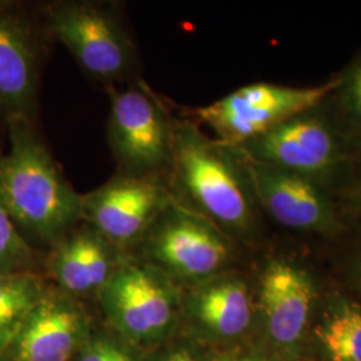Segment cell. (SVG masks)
<instances>
[{"label": "cell", "instance_id": "cell-10", "mask_svg": "<svg viewBox=\"0 0 361 361\" xmlns=\"http://www.w3.org/2000/svg\"><path fill=\"white\" fill-rule=\"evenodd\" d=\"M247 161L259 209L276 222L300 232L335 229L336 209L323 183L250 158Z\"/></svg>", "mask_w": 361, "mask_h": 361}, {"label": "cell", "instance_id": "cell-18", "mask_svg": "<svg viewBox=\"0 0 361 361\" xmlns=\"http://www.w3.org/2000/svg\"><path fill=\"white\" fill-rule=\"evenodd\" d=\"M331 95L336 101L341 131L361 137V59L338 78Z\"/></svg>", "mask_w": 361, "mask_h": 361}, {"label": "cell", "instance_id": "cell-4", "mask_svg": "<svg viewBox=\"0 0 361 361\" xmlns=\"http://www.w3.org/2000/svg\"><path fill=\"white\" fill-rule=\"evenodd\" d=\"M337 83L338 78L316 87L253 83L197 109L194 116L217 134V140L240 147L285 121L319 107Z\"/></svg>", "mask_w": 361, "mask_h": 361}, {"label": "cell", "instance_id": "cell-8", "mask_svg": "<svg viewBox=\"0 0 361 361\" xmlns=\"http://www.w3.org/2000/svg\"><path fill=\"white\" fill-rule=\"evenodd\" d=\"M170 182L161 174H128L80 195V219L113 245L142 240L173 200Z\"/></svg>", "mask_w": 361, "mask_h": 361}, {"label": "cell", "instance_id": "cell-6", "mask_svg": "<svg viewBox=\"0 0 361 361\" xmlns=\"http://www.w3.org/2000/svg\"><path fill=\"white\" fill-rule=\"evenodd\" d=\"M317 109L285 121L240 146L241 150L252 161L323 183L341 168L347 147L340 126Z\"/></svg>", "mask_w": 361, "mask_h": 361}, {"label": "cell", "instance_id": "cell-9", "mask_svg": "<svg viewBox=\"0 0 361 361\" xmlns=\"http://www.w3.org/2000/svg\"><path fill=\"white\" fill-rule=\"evenodd\" d=\"M99 296L116 329L131 340L147 341L166 332L178 295L165 271L129 261L116 267Z\"/></svg>", "mask_w": 361, "mask_h": 361}, {"label": "cell", "instance_id": "cell-3", "mask_svg": "<svg viewBox=\"0 0 361 361\" xmlns=\"http://www.w3.org/2000/svg\"><path fill=\"white\" fill-rule=\"evenodd\" d=\"M46 27L91 77L113 83L129 73L134 44L111 4L56 1L44 11Z\"/></svg>", "mask_w": 361, "mask_h": 361}, {"label": "cell", "instance_id": "cell-21", "mask_svg": "<svg viewBox=\"0 0 361 361\" xmlns=\"http://www.w3.org/2000/svg\"><path fill=\"white\" fill-rule=\"evenodd\" d=\"M166 361H195L193 359V356L186 352V350H178V352H174L171 353L168 357Z\"/></svg>", "mask_w": 361, "mask_h": 361}, {"label": "cell", "instance_id": "cell-11", "mask_svg": "<svg viewBox=\"0 0 361 361\" xmlns=\"http://www.w3.org/2000/svg\"><path fill=\"white\" fill-rule=\"evenodd\" d=\"M40 42L32 23L0 4V113L32 121L38 90Z\"/></svg>", "mask_w": 361, "mask_h": 361}, {"label": "cell", "instance_id": "cell-16", "mask_svg": "<svg viewBox=\"0 0 361 361\" xmlns=\"http://www.w3.org/2000/svg\"><path fill=\"white\" fill-rule=\"evenodd\" d=\"M46 293L42 280L31 271L0 274V353L11 348Z\"/></svg>", "mask_w": 361, "mask_h": 361}, {"label": "cell", "instance_id": "cell-22", "mask_svg": "<svg viewBox=\"0 0 361 361\" xmlns=\"http://www.w3.org/2000/svg\"><path fill=\"white\" fill-rule=\"evenodd\" d=\"M352 202H353V207L356 210H360L361 212V177L359 182L356 183L355 189H353V193H352Z\"/></svg>", "mask_w": 361, "mask_h": 361}, {"label": "cell", "instance_id": "cell-5", "mask_svg": "<svg viewBox=\"0 0 361 361\" xmlns=\"http://www.w3.org/2000/svg\"><path fill=\"white\" fill-rule=\"evenodd\" d=\"M111 150L128 174L170 171L174 150V119L146 83L111 94L107 122Z\"/></svg>", "mask_w": 361, "mask_h": 361}, {"label": "cell", "instance_id": "cell-20", "mask_svg": "<svg viewBox=\"0 0 361 361\" xmlns=\"http://www.w3.org/2000/svg\"><path fill=\"white\" fill-rule=\"evenodd\" d=\"M78 361H133L126 350L109 340H94L89 343Z\"/></svg>", "mask_w": 361, "mask_h": 361}, {"label": "cell", "instance_id": "cell-12", "mask_svg": "<svg viewBox=\"0 0 361 361\" xmlns=\"http://www.w3.org/2000/svg\"><path fill=\"white\" fill-rule=\"evenodd\" d=\"M85 331V317L68 298L46 293L27 317L11 352L13 361H68Z\"/></svg>", "mask_w": 361, "mask_h": 361}, {"label": "cell", "instance_id": "cell-19", "mask_svg": "<svg viewBox=\"0 0 361 361\" xmlns=\"http://www.w3.org/2000/svg\"><path fill=\"white\" fill-rule=\"evenodd\" d=\"M32 250L0 202V274L30 271Z\"/></svg>", "mask_w": 361, "mask_h": 361}, {"label": "cell", "instance_id": "cell-1", "mask_svg": "<svg viewBox=\"0 0 361 361\" xmlns=\"http://www.w3.org/2000/svg\"><path fill=\"white\" fill-rule=\"evenodd\" d=\"M170 188L176 200L221 231L246 234L257 225L249 161L238 146L209 138L189 121H174Z\"/></svg>", "mask_w": 361, "mask_h": 361}, {"label": "cell", "instance_id": "cell-13", "mask_svg": "<svg viewBox=\"0 0 361 361\" xmlns=\"http://www.w3.org/2000/svg\"><path fill=\"white\" fill-rule=\"evenodd\" d=\"M259 298L271 338L283 345L296 343L314 298L310 274L289 262L273 261L262 273Z\"/></svg>", "mask_w": 361, "mask_h": 361}, {"label": "cell", "instance_id": "cell-23", "mask_svg": "<svg viewBox=\"0 0 361 361\" xmlns=\"http://www.w3.org/2000/svg\"><path fill=\"white\" fill-rule=\"evenodd\" d=\"M222 361H261L255 357H232V359H225Z\"/></svg>", "mask_w": 361, "mask_h": 361}, {"label": "cell", "instance_id": "cell-2", "mask_svg": "<svg viewBox=\"0 0 361 361\" xmlns=\"http://www.w3.org/2000/svg\"><path fill=\"white\" fill-rule=\"evenodd\" d=\"M6 122L10 146L0 155V202L19 232L55 241L80 219V195L63 178L31 119Z\"/></svg>", "mask_w": 361, "mask_h": 361}, {"label": "cell", "instance_id": "cell-7", "mask_svg": "<svg viewBox=\"0 0 361 361\" xmlns=\"http://www.w3.org/2000/svg\"><path fill=\"white\" fill-rule=\"evenodd\" d=\"M145 237L152 265L180 279H209L231 256L224 232L174 197Z\"/></svg>", "mask_w": 361, "mask_h": 361}, {"label": "cell", "instance_id": "cell-17", "mask_svg": "<svg viewBox=\"0 0 361 361\" xmlns=\"http://www.w3.org/2000/svg\"><path fill=\"white\" fill-rule=\"evenodd\" d=\"M332 361H361V310L343 304L317 329Z\"/></svg>", "mask_w": 361, "mask_h": 361}, {"label": "cell", "instance_id": "cell-15", "mask_svg": "<svg viewBox=\"0 0 361 361\" xmlns=\"http://www.w3.org/2000/svg\"><path fill=\"white\" fill-rule=\"evenodd\" d=\"M192 307L201 323L225 337L243 334L252 319L247 288L237 279H219L204 285L194 293Z\"/></svg>", "mask_w": 361, "mask_h": 361}, {"label": "cell", "instance_id": "cell-14", "mask_svg": "<svg viewBox=\"0 0 361 361\" xmlns=\"http://www.w3.org/2000/svg\"><path fill=\"white\" fill-rule=\"evenodd\" d=\"M116 268L110 243L91 226L61 240L50 258L52 276L74 295L99 293Z\"/></svg>", "mask_w": 361, "mask_h": 361}]
</instances>
